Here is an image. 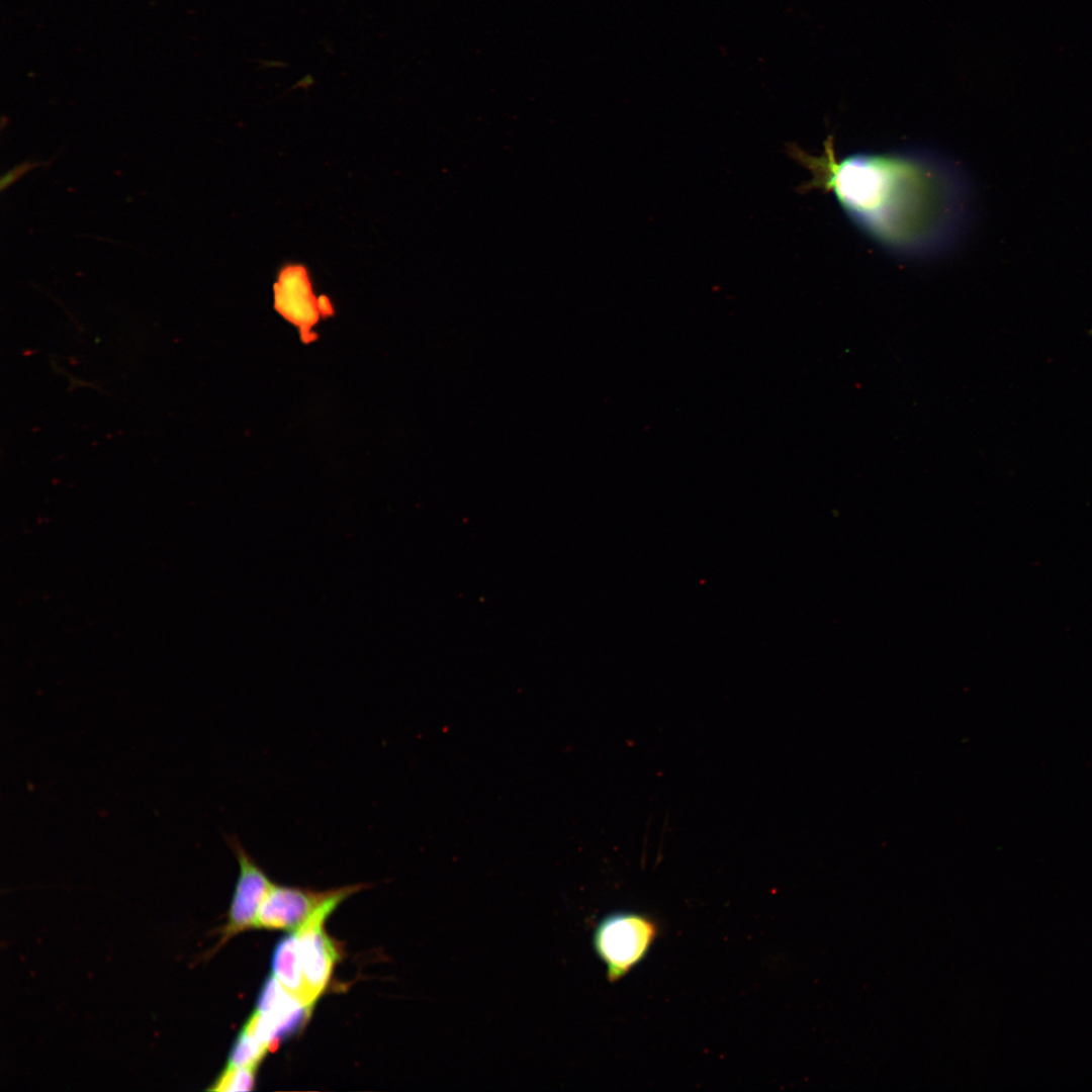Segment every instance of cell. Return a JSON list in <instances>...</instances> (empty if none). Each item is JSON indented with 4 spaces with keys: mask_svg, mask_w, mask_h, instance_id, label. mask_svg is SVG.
<instances>
[{
    "mask_svg": "<svg viewBox=\"0 0 1092 1092\" xmlns=\"http://www.w3.org/2000/svg\"><path fill=\"white\" fill-rule=\"evenodd\" d=\"M787 154L811 173L797 190L831 193L850 220L889 252L938 255L962 237L970 215V185L948 157L925 149L854 153L839 158L833 139L813 156L787 144Z\"/></svg>",
    "mask_w": 1092,
    "mask_h": 1092,
    "instance_id": "cell-1",
    "label": "cell"
},
{
    "mask_svg": "<svg viewBox=\"0 0 1092 1092\" xmlns=\"http://www.w3.org/2000/svg\"><path fill=\"white\" fill-rule=\"evenodd\" d=\"M659 932L650 916L619 911L605 916L595 928L594 948L607 969V978L616 982L638 966L648 954Z\"/></svg>",
    "mask_w": 1092,
    "mask_h": 1092,
    "instance_id": "cell-2",
    "label": "cell"
},
{
    "mask_svg": "<svg viewBox=\"0 0 1092 1092\" xmlns=\"http://www.w3.org/2000/svg\"><path fill=\"white\" fill-rule=\"evenodd\" d=\"M273 307L299 334L303 344L318 339L313 328L335 315V308L326 295L316 296L308 273L303 266L289 265L281 270L273 286Z\"/></svg>",
    "mask_w": 1092,
    "mask_h": 1092,
    "instance_id": "cell-3",
    "label": "cell"
},
{
    "mask_svg": "<svg viewBox=\"0 0 1092 1092\" xmlns=\"http://www.w3.org/2000/svg\"><path fill=\"white\" fill-rule=\"evenodd\" d=\"M313 1005H308L285 989L272 975L263 984L255 1012L243 1028L269 1050L302 1028Z\"/></svg>",
    "mask_w": 1092,
    "mask_h": 1092,
    "instance_id": "cell-4",
    "label": "cell"
},
{
    "mask_svg": "<svg viewBox=\"0 0 1092 1092\" xmlns=\"http://www.w3.org/2000/svg\"><path fill=\"white\" fill-rule=\"evenodd\" d=\"M360 890V884L342 887L335 897L293 931L297 938L303 977L314 1001L329 985L334 967L340 959L338 946L325 931V921L339 904Z\"/></svg>",
    "mask_w": 1092,
    "mask_h": 1092,
    "instance_id": "cell-5",
    "label": "cell"
},
{
    "mask_svg": "<svg viewBox=\"0 0 1092 1092\" xmlns=\"http://www.w3.org/2000/svg\"><path fill=\"white\" fill-rule=\"evenodd\" d=\"M225 839L237 857L239 876L226 923L215 931L218 941L204 954L207 959L215 954L235 935L256 928L260 907L274 884L235 835H228Z\"/></svg>",
    "mask_w": 1092,
    "mask_h": 1092,
    "instance_id": "cell-6",
    "label": "cell"
},
{
    "mask_svg": "<svg viewBox=\"0 0 1092 1092\" xmlns=\"http://www.w3.org/2000/svg\"><path fill=\"white\" fill-rule=\"evenodd\" d=\"M340 891L341 888L312 891L273 884L260 907L256 928L295 931Z\"/></svg>",
    "mask_w": 1092,
    "mask_h": 1092,
    "instance_id": "cell-7",
    "label": "cell"
},
{
    "mask_svg": "<svg viewBox=\"0 0 1092 1092\" xmlns=\"http://www.w3.org/2000/svg\"><path fill=\"white\" fill-rule=\"evenodd\" d=\"M271 965L273 976L285 989L304 1003L314 1006L315 1001L303 977L295 932L292 931L276 943Z\"/></svg>",
    "mask_w": 1092,
    "mask_h": 1092,
    "instance_id": "cell-8",
    "label": "cell"
},
{
    "mask_svg": "<svg viewBox=\"0 0 1092 1092\" xmlns=\"http://www.w3.org/2000/svg\"><path fill=\"white\" fill-rule=\"evenodd\" d=\"M270 1050L242 1028L230 1051L226 1067L258 1068Z\"/></svg>",
    "mask_w": 1092,
    "mask_h": 1092,
    "instance_id": "cell-9",
    "label": "cell"
},
{
    "mask_svg": "<svg viewBox=\"0 0 1092 1092\" xmlns=\"http://www.w3.org/2000/svg\"><path fill=\"white\" fill-rule=\"evenodd\" d=\"M257 1069L253 1067L225 1066L207 1090L220 1092L253 1090Z\"/></svg>",
    "mask_w": 1092,
    "mask_h": 1092,
    "instance_id": "cell-10",
    "label": "cell"
},
{
    "mask_svg": "<svg viewBox=\"0 0 1092 1092\" xmlns=\"http://www.w3.org/2000/svg\"><path fill=\"white\" fill-rule=\"evenodd\" d=\"M42 165H43L42 162L24 161V162H22V163H20V164H18L16 166H14L13 168L6 171L1 176L0 190L4 191L8 187H10L15 181H17L19 178H21L23 175H25L29 171H31V170L39 167V166H42Z\"/></svg>",
    "mask_w": 1092,
    "mask_h": 1092,
    "instance_id": "cell-11",
    "label": "cell"
}]
</instances>
